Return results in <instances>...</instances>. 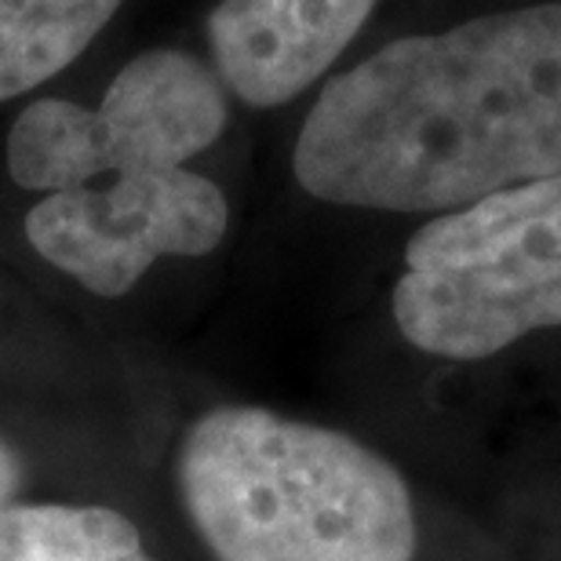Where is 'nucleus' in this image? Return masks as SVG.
Instances as JSON below:
<instances>
[{"label":"nucleus","mask_w":561,"mask_h":561,"mask_svg":"<svg viewBox=\"0 0 561 561\" xmlns=\"http://www.w3.org/2000/svg\"><path fill=\"white\" fill-rule=\"evenodd\" d=\"M307 194L456 211L561 175V4L401 37L324 84L296 139Z\"/></svg>","instance_id":"nucleus-1"},{"label":"nucleus","mask_w":561,"mask_h":561,"mask_svg":"<svg viewBox=\"0 0 561 561\" xmlns=\"http://www.w3.org/2000/svg\"><path fill=\"white\" fill-rule=\"evenodd\" d=\"M179 485L219 561H412L416 511L383 456L271 409L190 426Z\"/></svg>","instance_id":"nucleus-2"},{"label":"nucleus","mask_w":561,"mask_h":561,"mask_svg":"<svg viewBox=\"0 0 561 561\" xmlns=\"http://www.w3.org/2000/svg\"><path fill=\"white\" fill-rule=\"evenodd\" d=\"M394 321L412 346L453 362L561 329V175L442 211L412 233Z\"/></svg>","instance_id":"nucleus-3"},{"label":"nucleus","mask_w":561,"mask_h":561,"mask_svg":"<svg viewBox=\"0 0 561 561\" xmlns=\"http://www.w3.org/2000/svg\"><path fill=\"white\" fill-rule=\"evenodd\" d=\"M227 99L194 55L157 48L114 77L99 110L37 99L8 136V172L26 190H77L99 175L183 168L219 139Z\"/></svg>","instance_id":"nucleus-4"},{"label":"nucleus","mask_w":561,"mask_h":561,"mask_svg":"<svg viewBox=\"0 0 561 561\" xmlns=\"http://www.w3.org/2000/svg\"><path fill=\"white\" fill-rule=\"evenodd\" d=\"M230 208L211 179L186 168L114 175L110 186L48 194L30 208L26 238L95 296H125L161 255H205Z\"/></svg>","instance_id":"nucleus-5"},{"label":"nucleus","mask_w":561,"mask_h":561,"mask_svg":"<svg viewBox=\"0 0 561 561\" xmlns=\"http://www.w3.org/2000/svg\"><path fill=\"white\" fill-rule=\"evenodd\" d=\"M376 0H219L208 37L222 81L249 106L310 88L357 37Z\"/></svg>","instance_id":"nucleus-6"},{"label":"nucleus","mask_w":561,"mask_h":561,"mask_svg":"<svg viewBox=\"0 0 561 561\" xmlns=\"http://www.w3.org/2000/svg\"><path fill=\"white\" fill-rule=\"evenodd\" d=\"M121 0H0V103L66 70Z\"/></svg>","instance_id":"nucleus-7"},{"label":"nucleus","mask_w":561,"mask_h":561,"mask_svg":"<svg viewBox=\"0 0 561 561\" xmlns=\"http://www.w3.org/2000/svg\"><path fill=\"white\" fill-rule=\"evenodd\" d=\"M0 561H153L125 514L66 503H4Z\"/></svg>","instance_id":"nucleus-8"},{"label":"nucleus","mask_w":561,"mask_h":561,"mask_svg":"<svg viewBox=\"0 0 561 561\" xmlns=\"http://www.w3.org/2000/svg\"><path fill=\"white\" fill-rule=\"evenodd\" d=\"M19 481H22L19 459H15V453H11L4 442H0V507L11 503V496L19 492Z\"/></svg>","instance_id":"nucleus-9"}]
</instances>
